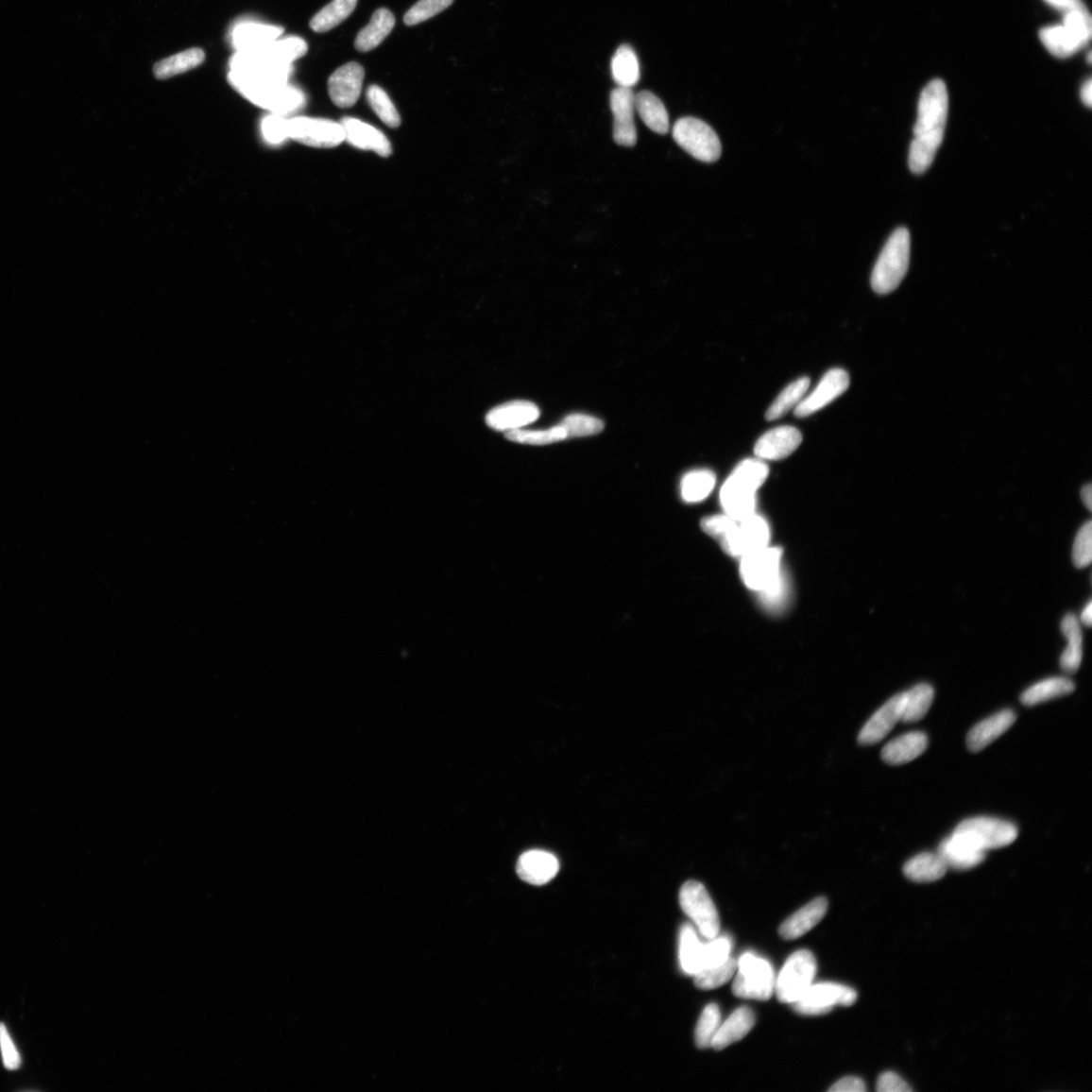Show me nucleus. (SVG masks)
Masks as SVG:
<instances>
[{
    "label": "nucleus",
    "instance_id": "nucleus-22",
    "mask_svg": "<svg viewBox=\"0 0 1092 1092\" xmlns=\"http://www.w3.org/2000/svg\"><path fill=\"white\" fill-rule=\"evenodd\" d=\"M828 901L826 897H818L796 912L779 928V935L788 941L796 940L812 930L826 916Z\"/></svg>",
    "mask_w": 1092,
    "mask_h": 1092
},
{
    "label": "nucleus",
    "instance_id": "nucleus-21",
    "mask_svg": "<svg viewBox=\"0 0 1092 1092\" xmlns=\"http://www.w3.org/2000/svg\"><path fill=\"white\" fill-rule=\"evenodd\" d=\"M340 124L344 128L345 140L352 146L376 152L384 158L392 154L389 139L377 128L353 118H344Z\"/></svg>",
    "mask_w": 1092,
    "mask_h": 1092
},
{
    "label": "nucleus",
    "instance_id": "nucleus-27",
    "mask_svg": "<svg viewBox=\"0 0 1092 1092\" xmlns=\"http://www.w3.org/2000/svg\"><path fill=\"white\" fill-rule=\"evenodd\" d=\"M396 25L393 12L386 9H379L372 14L370 22L358 33L354 46L359 52H369L382 44L386 37L392 33Z\"/></svg>",
    "mask_w": 1092,
    "mask_h": 1092
},
{
    "label": "nucleus",
    "instance_id": "nucleus-11",
    "mask_svg": "<svg viewBox=\"0 0 1092 1092\" xmlns=\"http://www.w3.org/2000/svg\"><path fill=\"white\" fill-rule=\"evenodd\" d=\"M770 526L756 513L737 522L722 540L723 549L732 556H744L765 548L770 540Z\"/></svg>",
    "mask_w": 1092,
    "mask_h": 1092
},
{
    "label": "nucleus",
    "instance_id": "nucleus-9",
    "mask_svg": "<svg viewBox=\"0 0 1092 1092\" xmlns=\"http://www.w3.org/2000/svg\"><path fill=\"white\" fill-rule=\"evenodd\" d=\"M741 576L746 587L758 593L763 592L778 580L782 573V551L765 548L742 557Z\"/></svg>",
    "mask_w": 1092,
    "mask_h": 1092
},
{
    "label": "nucleus",
    "instance_id": "nucleus-56",
    "mask_svg": "<svg viewBox=\"0 0 1092 1092\" xmlns=\"http://www.w3.org/2000/svg\"><path fill=\"white\" fill-rule=\"evenodd\" d=\"M1092 486L1090 484L1084 486L1082 490V499L1088 510H1091L1092 504Z\"/></svg>",
    "mask_w": 1092,
    "mask_h": 1092
},
{
    "label": "nucleus",
    "instance_id": "nucleus-7",
    "mask_svg": "<svg viewBox=\"0 0 1092 1092\" xmlns=\"http://www.w3.org/2000/svg\"><path fill=\"white\" fill-rule=\"evenodd\" d=\"M680 904L704 938L711 941L718 937L720 917L706 887L698 881L686 882L680 891Z\"/></svg>",
    "mask_w": 1092,
    "mask_h": 1092
},
{
    "label": "nucleus",
    "instance_id": "nucleus-29",
    "mask_svg": "<svg viewBox=\"0 0 1092 1092\" xmlns=\"http://www.w3.org/2000/svg\"><path fill=\"white\" fill-rule=\"evenodd\" d=\"M1061 630L1068 644L1062 653L1060 665L1063 671L1073 674L1079 671L1083 660V632L1077 617L1069 613L1063 618Z\"/></svg>",
    "mask_w": 1092,
    "mask_h": 1092
},
{
    "label": "nucleus",
    "instance_id": "nucleus-43",
    "mask_svg": "<svg viewBox=\"0 0 1092 1092\" xmlns=\"http://www.w3.org/2000/svg\"><path fill=\"white\" fill-rule=\"evenodd\" d=\"M722 1023V1014L720 1008L715 1003H710L702 1012L696 1031L695 1040L698 1048L708 1049L711 1047L712 1040L716 1032L720 1029Z\"/></svg>",
    "mask_w": 1092,
    "mask_h": 1092
},
{
    "label": "nucleus",
    "instance_id": "nucleus-36",
    "mask_svg": "<svg viewBox=\"0 0 1092 1092\" xmlns=\"http://www.w3.org/2000/svg\"><path fill=\"white\" fill-rule=\"evenodd\" d=\"M358 0H333L328 6L316 13L310 22V27L316 33H326L349 19L354 11Z\"/></svg>",
    "mask_w": 1092,
    "mask_h": 1092
},
{
    "label": "nucleus",
    "instance_id": "nucleus-24",
    "mask_svg": "<svg viewBox=\"0 0 1092 1092\" xmlns=\"http://www.w3.org/2000/svg\"><path fill=\"white\" fill-rule=\"evenodd\" d=\"M928 745L929 740L924 732L913 731L888 742L881 756L889 765L907 764L923 755Z\"/></svg>",
    "mask_w": 1092,
    "mask_h": 1092
},
{
    "label": "nucleus",
    "instance_id": "nucleus-39",
    "mask_svg": "<svg viewBox=\"0 0 1092 1092\" xmlns=\"http://www.w3.org/2000/svg\"><path fill=\"white\" fill-rule=\"evenodd\" d=\"M280 34L275 27L244 26L237 31L235 41L237 46L242 49L257 51L270 45V42Z\"/></svg>",
    "mask_w": 1092,
    "mask_h": 1092
},
{
    "label": "nucleus",
    "instance_id": "nucleus-2",
    "mask_svg": "<svg viewBox=\"0 0 1092 1092\" xmlns=\"http://www.w3.org/2000/svg\"><path fill=\"white\" fill-rule=\"evenodd\" d=\"M769 475V468L760 459H745L727 478L721 490L725 514L742 520L756 513L757 492Z\"/></svg>",
    "mask_w": 1092,
    "mask_h": 1092
},
{
    "label": "nucleus",
    "instance_id": "nucleus-8",
    "mask_svg": "<svg viewBox=\"0 0 1092 1092\" xmlns=\"http://www.w3.org/2000/svg\"><path fill=\"white\" fill-rule=\"evenodd\" d=\"M955 831L961 832L985 852L1007 846L1018 836V829L1014 824L993 817L966 819L959 824Z\"/></svg>",
    "mask_w": 1092,
    "mask_h": 1092
},
{
    "label": "nucleus",
    "instance_id": "nucleus-5",
    "mask_svg": "<svg viewBox=\"0 0 1092 1092\" xmlns=\"http://www.w3.org/2000/svg\"><path fill=\"white\" fill-rule=\"evenodd\" d=\"M674 140L696 160L711 163L722 156V143L713 128L699 119L682 118L673 128Z\"/></svg>",
    "mask_w": 1092,
    "mask_h": 1092
},
{
    "label": "nucleus",
    "instance_id": "nucleus-28",
    "mask_svg": "<svg viewBox=\"0 0 1092 1092\" xmlns=\"http://www.w3.org/2000/svg\"><path fill=\"white\" fill-rule=\"evenodd\" d=\"M635 108L643 123L652 131L666 135L670 130L669 114L665 105L651 92H641L635 95Z\"/></svg>",
    "mask_w": 1092,
    "mask_h": 1092
},
{
    "label": "nucleus",
    "instance_id": "nucleus-50",
    "mask_svg": "<svg viewBox=\"0 0 1092 1092\" xmlns=\"http://www.w3.org/2000/svg\"><path fill=\"white\" fill-rule=\"evenodd\" d=\"M738 520H732L731 517L725 515H714L708 517L702 520L701 526L704 533L710 537L722 540L727 536L731 529L735 527Z\"/></svg>",
    "mask_w": 1092,
    "mask_h": 1092
},
{
    "label": "nucleus",
    "instance_id": "nucleus-18",
    "mask_svg": "<svg viewBox=\"0 0 1092 1092\" xmlns=\"http://www.w3.org/2000/svg\"><path fill=\"white\" fill-rule=\"evenodd\" d=\"M904 693L890 698L876 711L861 729L859 742L862 744H875L882 741L901 721Z\"/></svg>",
    "mask_w": 1092,
    "mask_h": 1092
},
{
    "label": "nucleus",
    "instance_id": "nucleus-4",
    "mask_svg": "<svg viewBox=\"0 0 1092 1092\" xmlns=\"http://www.w3.org/2000/svg\"><path fill=\"white\" fill-rule=\"evenodd\" d=\"M739 972L732 984V993L744 999L768 1000L775 991V973L770 963L752 953L743 954L738 961Z\"/></svg>",
    "mask_w": 1092,
    "mask_h": 1092
},
{
    "label": "nucleus",
    "instance_id": "nucleus-26",
    "mask_svg": "<svg viewBox=\"0 0 1092 1092\" xmlns=\"http://www.w3.org/2000/svg\"><path fill=\"white\" fill-rule=\"evenodd\" d=\"M1039 37L1046 49L1057 59H1068L1088 44L1062 24L1043 27Z\"/></svg>",
    "mask_w": 1092,
    "mask_h": 1092
},
{
    "label": "nucleus",
    "instance_id": "nucleus-19",
    "mask_svg": "<svg viewBox=\"0 0 1092 1092\" xmlns=\"http://www.w3.org/2000/svg\"><path fill=\"white\" fill-rule=\"evenodd\" d=\"M938 854L947 868L968 870L981 864L986 852L961 832L954 830L950 838L945 839L940 844Z\"/></svg>",
    "mask_w": 1092,
    "mask_h": 1092
},
{
    "label": "nucleus",
    "instance_id": "nucleus-51",
    "mask_svg": "<svg viewBox=\"0 0 1092 1092\" xmlns=\"http://www.w3.org/2000/svg\"><path fill=\"white\" fill-rule=\"evenodd\" d=\"M0 1048H2L5 1066L9 1070H16L21 1066V1056L14 1047L6 1026L0 1023Z\"/></svg>",
    "mask_w": 1092,
    "mask_h": 1092
},
{
    "label": "nucleus",
    "instance_id": "nucleus-31",
    "mask_svg": "<svg viewBox=\"0 0 1092 1092\" xmlns=\"http://www.w3.org/2000/svg\"><path fill=\"white\" fill-rule=\"evenodd\" d=\"M206 54L202 49L192 48L172 55L154 66V76L157 79H168L184 74L204 63Z\"/></svg>",
    "mask_w": 1092,
    "mask_h": 1092
},
{
    "label": "nucleus",
    "instance_id": "nucleus-14",
    "mask_svg": "<svg viewBox=\"0 0 1092 1092\" xmlns=\"http://www.w3.org/2000/svg\"><path fill=\"white\" fill-rule=\"evenodd\" d=\"M610 108L614 117V141L618 145L634 147L638 142L634 92L618 86L610 94Z\"/></svg>",
    "mask_w": 1092,
    "mask_h": 1092
},
{
    "label": "nucleus",
    "instance_id": "nucleus-54",
    "mask_svg": "<svg viewBox=\"0 0 1092 1092\" xmlns=\"http://www.w3.org/2000/svg\"><path fill=\"white\" fill-rule=\"evenodd\" d=\"M1044 2L1062 13L1086 8L1083 0H1044Z\"/></svg>",
    "mask_w": 1092,
    "mask_h": 1092
},
{
    "label": "nucleus",
    "instance_id": "nucleus-12",
    "mask_svg": "<svg viewBox=\"0 0 1092 1092\" xmlns=\"http://www.w3.org/2000/svg\"><path fill=\"white\" fill-rule=\"evenodd\" d=\"M290 139L314 148H334L345 141L341 124L325 119H289Z\"/></svg>",
    "mask_w": 1092,
    "mask_h": 1092
},
{
    "label": "nucleus",
    "instance_id": "nucleus-25",
    "mask_svg": "<svg viewBox=\"0 0 1092 1092\" xmlns=\"http://www.w3.org/2000/svg\"><path fill=\"white\" fill-rule=\"evenodd\" d=\"M755 1024L756 1016L750 1008L738 1009L718 1029L711 1047L717 1051L724 1050L725 1048L743 1039L752 1031Z\"/></svg>",
    "mask_w": 1092,
    "mask_h": 1092
},
{
    "label": "nucleus",
    "instance_id": "nucleus-6",
    "mask_svg": "<svg viewBox=\"0 0 1092 1092\" xmlns=\"http://www.w3.org/2000/svg\"><path fill=\"white\" fill-rule=\"evenodd\" d=\"M816 969V960L810 951L800 950L790 956L776 980L778 999L790 1004L798 1000L812 984Z\"/></svg>",
    "mask_w": 1092,
    "mask_h": 1092
},
{
    "label": "nucleus",
    "instance_id": "nucleus-45",
    "mask_svg": "<svg viewBox=\"0 0 1092 1092\" xmlns=\"http://www.w3.org/2000/svg\"><path fill=\"white\" fill-rule=\"evenodd\" d=\"M790 592V583L783 571L778 580L759 595L761 606L770 612L778 613L787 606Z\"/></svg>",
    "mask_w": 1092,
    "mask_h": 1092
},
{
    "label": "nucleus",
    "instance_id": "nucleus-16",
    "mask_svg": "<svg viewBox=\"0 0 1092 1092\" xmlns=\"http://www.w3.org/2000/svg\"><path fill=\"white\" fill-rule=\"evenodd\" d=\"M802 442L800 431L793 426H781L761 435L755 445V454L760 461H780L792 455Z\"/></svg>",
    "mask_w": 1092,
    "mask_h": 1092
},
{
    "label": "nucleus",
    "instance_id": "nucleus-42",
    "mask_svg": "<svg viewBox=\"0 0 1092 1092\" xmlns=\"http://www.w3.org/2000/svg\"><path fill=\"white\" fill-rule=\"evenodd\" d=\"M506 437L513 442L531 445L551 444L568 438L565 429L560 425L546 430L516 429L506 433Z\"/></svg>",
    "mask_w": 1092,
    "mask_h": 1092
},
{
    "label": "nucleus",
    "instance_id": "nucleus-38",
    "mask_svg": "<svg viewBox=\"0 0 1092 1092\" xmlns=\"http://www.w3.org/2000/svg\"><path fill=\"white\" fill-rule=\"evenodd\" d=\"M716 484V477L711 470L696 469L687 473L681 482V496L687 503H698L706 500Z\"/></svg>",
    "mask_w": 1092,
    "mask_h": 1092
},
{
    "label": "nucleus",
    "instance_id": "nucleus-23",
    "mask_svg": "<svg viewBox=\"0 0 1092 1092\" xmlns=\"http://www.w3.org/2000/svg\"><path fill=\"white\" fill-rule=\"evenodd\" d=\"M1015 721L1016 715L1011 709H1004L986 718L969 731L967 736L968 749L973 753L982 751L1011 728Z\"/></svg>",
    "mask_w": 1092,
    "mask_h": 1092
},
{
    "label": "nucleus",
    "instance_id": "nucleus-40",
    "mask_svg": "<svg viewBox=\"0 0 1092 1092\" xmlns=\"http://www.w3.org/2000/svg\"><path fill=\"white\" fill-rule=\"evenodd\" d=\"M367 99L373 111L387 127H400V114L390 96L380 86L370 85L367 91Z\"/></svg>",
    "mask_w": 1092,
    "mask_h": 1092
},
{
    "label": "nucleus",
    "instance_id": "nucleus-48",
    "mask_svg": "<svg viewBox=\"0 0 1092 1092\" xmlns=\"http://www.w3.org/2000/svg\"><path fill=\"white\" fill-rule=\"evenodd\" d=\"M1092 559V523H1084L1077 534L1073 549L1072 560L1076 568H1086Z\"/></svg>",
    "mask_w": 1092,
    "mask_h": 1092
},
{
    "label": "nucleus",
    "instance_id": "nucleus-10",
    "mask_svg": "<svg viewBox=\"0 0 1092 1092\" xmlns=\"http://www.w3.org/2000/svg\"><path fill=\"white\" fill-rule=\"evenodd\" d=\"M858 998L856 990L839 983H819L810 985L806 993L792 1003L793 1009L803 1015H823L832 1011L836 1005L850 1007Z\"/></svg>",
    "mask_w": 1092,
    "mask_h": 1092
},
{
    "label": "nucleus",
    "instance_id": "nucleus-34",
    "mask_svg": "<svg viewBox=\"0 0 1092 1092\" xmlns=\"http://www.w3.org/2000/svg\"><path fill=\"white\" fill-rule=\"evenodd\" d=\"M1074 689V683L1067 678H1049L1028 688L1022 694L1021 701L1026 707H1033L1042 702L1068 695Z\"/></svg>",
    "mask_w": 1092,
    "mask_h": 1092
},
{
    "label": "nucleus",
    "instance_id": "nucleus-49",
    "mask_svg": "<svg viewBox=\"0 0 1092 1092\" xmlns=\"http://www.w3.org/2000/svg\"><path fill=\"white\" fill-rule=\"evenodd\" d=\"M731 941L727 937L715 938L704 945L703 969L723 965L729 959Z\"/></svg>",
    "mask_w": 1092,
    "mask_h": 1092
},
{
    "label": "nucleus",
    "instance_id": "nucleus-33",
    "mask_svg": "<svg viewBox=\"0 0 1092 1092\" xmlns=\"http://www.w3.org/2000/svg\"><path fill=\"white\" fill-rule=\"evenodd\" d=\"M703 949L694 928L685 924L680 930L679 958L686 974L695 976L703 969Z\"/></svg>",
    "mask_w": 1092,
    "mask_h": 1092
},
{
    "label": "nucleus",
    "instance_id": "nucleus-58",
    "mask_svg": "<svg viewBox=\"0 0 1092 1092\" xmlns=\"http://www.w3.org/2000/svg\"><path fill=\"white\" fill-rule=\"evenodd\" d=\"M1087 60H1088V63L1090 64L1091 63V52H1088Z\"/></svg>",
    "mask_w": 1092,
    "mask_h": 1092
},
{
    "label": "nucleus",
    "instance_id": "nucleus-44",
    "mask_svg": "<svg viewBox=\"0 0 1092 1092\" xmlns=\"http://www.w3.org/2000/svg\"><path fill=\"white\" fill-rule=\"evenodd\" d=\"M559 425L565 429L568 438L595 435L605 429V423L596 417L579 413L568 415Z\"/></svg>",
    "mask_w": 1092,
    "mask_h": 1092
},
{
    "label": "nucleus",
    "instance_id": "nucleus-32",
    "mask_svg": "<svg viewBox=\"0 0 1092 1092\" xmlns=\"http://www.w3.org/2000/svg\"><path fill=\"white\" fill-rule=\"evenodd\" d=\"M611 71L614 81L620 88L631 89L640 77V68L638 55L628 45L617 49L611 61Z\"/></svg>",
    "mask_w": 1092,
    "mask_h": 1092
},
{
    "label": "nucleus",
    "instance_id": "nucleus-1",
    "mask_svg": "<svg viewBox=\"0 0 1092 1092\" xmlns=\"http://www.w3.org/2000/svg\"><path fill=\"white\" fill-rule=\"evenodd\" d=\"M949 110V95L941 79L930 81L919 96L914 139L910 147L909 165L914 175H923L935 161L942 145Z\"/></svg>",
    "mask_w": 1092,
    "mask_h": 1092
},
{
    "label": "nucleus",
    "instance_id": "nucleus-17",
    "mask_svg": "<svg viewBox=\"0 0 1092 1092\" xmlns=\"http://www.w3.org/2000/svg\"><path fill=\"white\" fill-rule=\"evenodd\" d=\"M538 407L528 401H513L500 405L486 415V424L498 431L521 429L539 418Z\"/></svg>",
    "mask_w": 1092,
    "mask_h": 1092
},
{
    "label": "nucleus",
    "instance_id": "nucleus-20",
    "mask_svg": "<svg viewBox=\"0 0 1092 1092\" xmlns=\"http://www.w3.org/2000/svg\"><path fill=\"white\" fill-rule=\"evenodd\" d=\"M516 870L523 881L541 886L555 878L559 863L557 858L550 852L531 850L520 856Z\"/></svg>",
    "mask_w": 1092,
    "mask_h": 1092
},
{
    "label": "nucleus",
    "instance_id": "nucleus-30",
    "mask_svg": "<svg viewBox=\"0 0 1092 1092\" xmlns=\"http://www.w3.org/2000/svg\"><path fill=\"white\" fill-rule=\"evenodd\" d=\"M947 866L943 858L937 853H922L909 862L903 867V873L914 882L925 883L942 879L947 873Z\"/></svg>",
    "mask_w": 1092,
    "mask_h": 1092
},
{
    "label": "nucleus",
    "instance_id": "nucleus-46",
    "mask_svg": "<svg viewBox=\"0 0 1092 1092\" xmlns=\"http://www.w3.org/2000/svg\"><path fill=\"white\" fill-rule=\"evenodd\" d=\"M454 0H419L405 14L404 22L412 26L433 19L438 13L447 9Z\"/></svg>",
    "mask_w": 1092,
    "mask_h": 1092
},
{
    "label": "nucleus",
    "instance_id": "nucleus-15",
    "mask_svg": "<svg viewBox=\"0 0 1092 1092\" xmlns=\"http://www.w3.org/2000/svg\"><path fill=\"white\" fill-rule=\"evenodd\" d=\"M365 76L364 67L356 62L339 67L328 80L329 95L334 105L341 109L354 106L361 97Z\"/></svg>",
    "mask_w": 1092,
    "mask_h": 1092
},
{
    "label": "nucleus",
    "instance_id": "nucleus-55",
    "mask_svg": "<svg viewBox=\"0 0 1092 1092\" xmlns=\"http://www.w3.org/2000/svg\"><path fill=\"white\" fill-rule=\"evenodd\" d=\"M1081 97L1083 103L1090 108L1092 105V80L1088 78L1082 86Z\"/></svg>",
    "mask_w": 1092,
    "mask_h": 1092
},
{
    "label": "nucleus",
    "instance_id": "nucleus-47",
    "mask_svg": "<svg viewBox=\"0 0 1092 1092\" xmlns=\"http://www.w3.org/2000/svg\"><path fill=\"white\" fill-rule=\"evenodd\" d=\"M261 128L263 138L269 145H282L290 139L289 119L282 114H270L263 121Z\"/></svg>",
    "mask_w": 1092,
    "mask_h": 1092
},
{
    "label": "nucleus",
    "instance_id": "nucleus-13",
    "mask_svg": "<svg viewBox=\"0 0 1092 1092\" xmlns=\"http://www.w3.org/2000/svg\"><path fill=\"white\" fill-rule=\"evenodd\" d=\"M850 385V377L842 368H833L826 373L815 389L804 397L795 408L797 417L804 418L821 411L831 401L842 396Z\"/></svg>",
    "mask_w": 1092,
    "mask_h": 1092
},
{
    "label": "nucleus",
    "instance_id": "nucleus-3",
    "mask_svg": "<svg viewBox=\"0 0 1092 1092\" xmlns=\"http://www.w3.org/2000/svg\"><path fill=\"white\" fill-rule=\"evenodd\" d=\"M911 234L907 228L896 230L885 244L876 263L871 285L875 293L887 295L897 289L909 270Z\"/></svg>",
    "mask_w": 1092,
    "mask_h": 1092
},
{
    "label": "nucleus",
    "instance_id": "nucleus-52",
    "mask_svg": "<svg viewBox=\"0 0 1092 1092\" xmlns=\"http://www.w3.org/2000/svg\"><path fill=\"white\" fill-rule=\"evenodd\" d=\"M878 1090L879 1092H911L913 1088L898 1074L888 1071L880 1075Z\"/></svg>",
    "mask_w": 1092,
    "mask_h": 1092
},
{
    "label": "nucleus",
    "instance_id": "nucleus-57",
    "mask_svg": "<svg viewBox=\"0 0 1092 1092\" xmlns=\"http://www.w3.org/2000/svg\"><path fill=\"white\" fill-rule=\"evenodd\" d=\"M1091 621H1092V603H1091V601H1088L1087 605L1085 606V607L1083 608V613H1082V623L1084 625L1089 627L1091 625Z\"/></svg>",
    "mask_w": 1092,
    "mask_h": 1092
},
{
    "label": "nucleus",
    "instance_id": "nucleus-53",
    "mask_svg": "<svg viewBox=\"0 0 1092 1092\" xmlns=\"http://www.w3.org/2000/svg\"><path fill=\"white\" fill-rule=\"evenodd\" d=\"M828 1091H830V1092H864V1091H866V1085H865V1083L863 1081L859 1079V1077H852V1076L850 1077L849 1076V1077H845V1079H842L841 1081H839L838 1083L833 1084L829 1088Z\"/></svg>",
    "mask_w": 1092,
    "mask_h": 1092
},
{
    "label": "nucleus",
    "instance_id": "nucleus-35",
    "mask_svg": "<svg viewBox=\"0 0 1092 1092\" xmlns=\"http://www.w3.org/2000/svg\"><path fill=\"white\" fill-rule=\"evenodd\" d=\"M933 697V688L926 683L918 684L904 692L901 721L910 724L923 720L931 707Z\"/></svg>",
    "mask_w": 1092,
    "mask_h": 1092
},
{
    "label": "nucleus",
    "instance_id": "nucleus-41",
    "mask_svg": "<svg viewBox=\"0 0 1092 1092\" xmlns=\"http://www.w3.org/2000/svg\"><path fill=\"white\" fill-rule=\"evenodd\" d=\"M738 961L729 958L723 965L702 969L695 977V985L703 990L715 989L727 983L736 974Z\"/></svg>",
    "mask_w": 1092,
    "mask_h": 1092
},
{
    "label": "nucleus",
    "instance_id": "nucleus-37",
    "mask_svg": "<svg viewBox=\"0 0 1092 1092\" xmlns=\"http://www.w3.org/2000/svg\"><path fill=\"white\" fill-rule=\"evenodd\" d=\"M810 380L809 378H801L793 384H790L782 393L773 401L766 414V418L770 421L782 418L790 410L795 409L802 399L807 396L810 389Z\"/></svg>",
    "mask_w": 1092,
    "mask_h": 1092
}]
</instances>
